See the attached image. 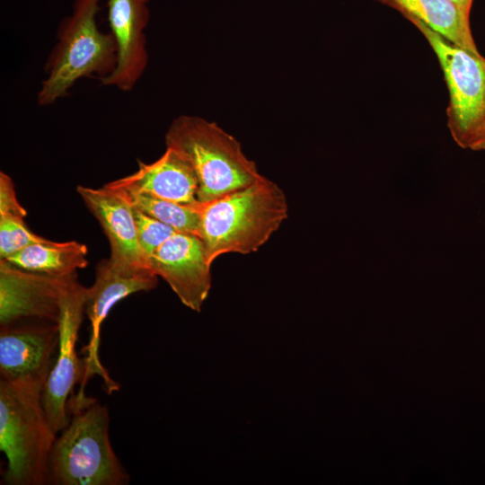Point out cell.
I'll use <instances>...</instances> for the list:
<instances>
[{
	"mask_svg": "<svg viewBox=\"0 0 485 485\" xmlns=\"http://www.w3.org/2000/svg\"><path fill=\"white\" fill-rule=\"evenodd\" d=\"M198 237L208 262L223 254L257 251L288 215L285 192L262 177L256 182L207 203H199Z\"/></svg>",
	"mask_w": 485,
	"mask_h": 485,
	"instance_id": "6da1fadb",
	"label": "cell"
},
{
	"mask_svg": "<svg viewBox=\"0 0 485 485\" xmlns=\"http://www.w3.org/2000/svg\"><path fill=\"white\" fill-rule=\"evenodd\" d=\"M45 382L0 381V449L7 460L1 484L49 482V457L57 434L42 403Z\"/></svg>",
	"mask_w": 485,
	"mask_h": 485,
	"instance_id": "7a4b0ae2",
	"label": "cell"
},
{
	"mask_svg": "<svg viewBox=\"0 0 485 485\" xmlns=\"http://www.w3.org/2000/svg\"><path fill=\"white\" fill-rule=\"evenodd\" d=\"M70 420L56 438L49 457L54 485H126L130 478L109 435L108 408L84 396L68 401Z\"/></svg>",
	"mask_w": 485,
	"mask_h": 485,
	"instance_id": "3957f363",
	"label": "cell"
},
{
	"mask_svg": "<svg viewBox=\"0 0 485 485\" xmlns=\"http://www.w3.org/2000/svg\"><path fill=\"white\" fill-rule=\"evenodd\" d=\"M101 0H74L72 12L59 23L57 42L46 60V78L37 94L40 106H49L69 94L79 79H101L117 64V44L96 22Z\"/></svg>",
	"mask_w": 485,
	"mask_h": 485,
	"instance_id": "277c9868",
	"label": "cell"
},
{
	"mask_svg": "<svg viewBox=\"0 0 485 485\" xmlns=\"http://www.w3.org/2000/svg\"><path fill=\"white\" fill-rule=\"evenodd\" d=\"M165 143L193 167L199 203L220 198L263 177L239 141L205 119L189 115L176 118L165 134Z\"/></svg>",
	"mask_w": 485,
	"mask_h": 485,
	"instance_id": "5b68a950",
	"label": "cell"
},
{
	"mask_svg": "<svg viewBox=\"0 0 485 485\" xmlns=\"http://www.w3.org/2000/svg\"><path fill=\"white\" fill-rule=\"evenodd\" d=\"M425 36L435 51L449 91L448 128L463 148L485 119V58L452 43L420 21L405 16Z\"/></svg>",
	"mask_w": 485,
	"mask_h": 485,
	"instance_id": "8992f818",
	"label": "cell"
},
{
	"mask_svg": "<svg viewBox=\"0 0 485 485\" xmlns=\"http://www.w3.org/2000/svg\"><path fill=\"white\" fill-rule=\"evenodd\" d=\"M157 283L158 277L147 266L110 257L97 264L94 282L84 290V313L91 323V333L89 343L84 348V379L75 393L77 396L85 395V384L96 375L101 377L109 393L119 389V384L111 379L100 360L101 325L118 302L134 293L150 291Z\"/></svg>",
	"mask_w": 485,
	"mask_h": 485,
	"instance_id": "52a82bcc",
	"label": "cell"
},
{
	"mask_svg": "<svg viewBox=\"0 0 485 485\" xmlns=\"http://www.w3.org/2000/svg\"><path fill=\"white\" fill-rule=\"evenodd\" d=\"M84 290L85 287L75 279L63 294L57 322L58 350L43 386V407L56 434L68 425V401L74 394L75 386L79 384L80 388L84 379V360L76 352L78 332L84 313Z\"/></svg>",
	"mask_w": 485,
	"mask_h": 485,
	"instance_id": "ba28073f",
	"label": "cell"
},
{
	"mask_svg": "<svg viewBox=\"0 0 485 485\" xmlns=\"http://www.w3.org/2000/svg\"><path fill=\"white\" fill-rule=\"evenodd\" d=\"M76 274L53 277L24 271L1 260L0 325L6 328L28 318L57 323L66 287Z\"/></svg>",
	"mask_w": 485,
	"mask_h": 485,
	"instance_id": "9c48e42d",
	"label": "cell"
},
{
	"mask_svg": "<svg viewBox=\"0 0 485 485\" xmlns=\"http://www.w3.org/2000/svg\"><path fill=\"white\" fill-rule=\"evenodd\" d=\"M146 264L166 281L184 305L200 311L211 287V264L198 236L177 232L147 259Z\"/></svg>",
	"mask_w": 485,
	"mask_h": 485,
	"instance_id": "30bf717a",
	"label": "cell"
},
{
	"mask_svg": "<svg viewBox=\"0 0 485 485\" xmlns=\"http://www.w3.org/2000/svg\"><path fill=\"white\" fill-rule=\"evenodd\" d=\"M150 0H107L108 21L116 44L117 64L100 79L104 86L131 91L148 65L145 29L149 22Z\"/></svg>",
	"mask_w": 485,
	"mask_h": 485,
	"instance_id": "8fae6325",
	"label": "cell"
},
{
	"mask_svg": "<svg viewBox=\"0 0 485 485\" xmlns=\"http://www.w3.org/2000/svg\"><path fill=\"white\" fill-rule=\"evenodd\" d=\"M59 344L57 323L1 328L0 375L8 382L47 380Z\"/></svg>",
	"mask_w": 485,
	"mask_h": 485,
	"instance_id": "7c38bea8",
	"label": "cell"
},
{
	"mask_svg": "<svg viewBox=\"0 0 485 485\" xmlns=\"http://www.w3.org/2000/svg\"><path fill=\"white\" fill-rule=\"evenodd\" d=\"M137 162L138 168L134 173L106 185L127 191L148 193L183 205L198 203L196 172L189 161L176 150L166 147L165 152L151 163Z\"/></svg>",
	"mask_w": 485,
	"mask_h": 485,
	"instance_id": "4fadbf2b",
	"label": "cell"
},
{
	"mask_svg": "<svg viewBox=\"0 0 485 485\" xmlns=\"http://www.w3.org/2000/svg\"><path fill=\"white\" fill-rule=\"evenodd\" d=\"M87 208L96 217L110 246V258L147 266L139 245L133 207L118 190L106 185L94 189L77 187Z\"/></svg>",
	"mask_w": 485,
	"mask_h": 485,
	"instance_id": "5bb4252c",
	"label": "cell"
},
{
	"mask_svg": "<svg viewBox=\"0 0 485 485\" xmlns=\"http://www.w3.org/2000/svg\"><path fill=\"white\" fill-rule=\"evenodd\" d=\"M405 16L413 17L441 36L475 55L477 49L469 17L451 0H381Z\"/></svg>",
	"mask_w": 485,
	"mask_h": 485,
	"instance_id": "9a60e30c",
	"label": "cell"
},
{
	"mask_svg": "<svg viewBox=\"0 0 485 485\" xmlns=\"http://www.w3.org/2000/svg\"><path fill=\"white\" fill-rule=\"evenodd\" d=\"M86 245L75 241L57 242L48 240L31 244L4 259L24 271L53 277H67L87 266Z\"/></svg>",
	"mask_w": 485,
	"mask_h": 485,
	"instance_id": "2e32d148",
	"label": "cell"
},
{
	"mask_svg": "<svg viewBox=\"0 0 485 485\" xmlns=\"http://www.w3.org/2000/svg\"><path fill=\"white\" fill-rule=\"evenodd\" d=\"M114 190L119 191L132 207L172 227L177 232L198 236L199 202L195 205H183L148 193Z\"/></svg>",
	"mask_w": 485,
	"mask_h": 485,
	"instance_id": "e0dca14e",
	"label": "cell"
},
{
	"mask_svg": "<svg viewBox=\"0 0 485 485\" xmlns=\"http://www.w3.org/2000/svg\"><path fill=\"white\" fill-rule=\"evenodd\" d=\"M32 233L26 225L24 217L0 215V259L4 260L23 248L47 242Z\"/></svg>",
	"mask_w": 485,
	"mask_h": 485,
	"instance_id": "ac0fdd59",
	"label": "cell"
},
{
	"mask_svg": "<svg viewBox=\"0 0 485 485\" xmlns=\"http://www.w3.org/2000/svg\"><path fill=\"white\" fill-rule=\"evenodd\" d=\"M132 207L137 240L147 261V259L177 231L137 207Z\"/></svg>",
	"mask_w": 485,
	"mask_h": 485,
	"instance_id": "d6986e66",
	"label": "cell"
},
{
	"mask_svg": "<svg viewBox=\"0 0 485 485\" xmlns=\"http://www.w3.org/2000/svg\"><path fill=\"white\" fill-rule=\"evenodd\" d=\"M0 215H10L24 217L26 210L19 203L13 182L4 172H0Z\"/></svg>",
	"mask_w": 485,
	"mask_h": 485,
	"instance_id": "ffe728a7",
	"label": "cell"
},
{
	"mask_svg": "<svg viewBox=\"0 0 485 485\" xmlns=\"http://www.w3.org/2000/svg\"><path fill=\"white\" fill-rule=\"evenodd\" d=\"M472 150H485V119L474 134L468 146Z\"/></svg>",
	"mask_w": 485,
	"mask_h": 485,
	"instance_id": "44dd1931",
	"label": "cell"
},
{
	"mask_svg": "<svg viewBox=\"0 0 485 485\" xmlns=\"http://www.w3.org/2000/svg\"><path fill=\"white\" fill-rule=\"evenodd\" d=\"M454 3L461 11H463L466 15L470 16V12L473 0H451Z\"/></svg>",
	"mask_w": 485,
	"mask_h": 485,
	"instance_id": "7402d4cb",
	"label": "cell"
}]
</instances>
